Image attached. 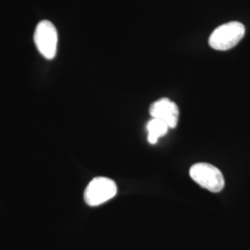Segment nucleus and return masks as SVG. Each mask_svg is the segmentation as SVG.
Listing matches in <instances>:
<instances>
[{
    "mask_svg": "<svg viewBox=\"0 0 250 250\" xmlns=\"http://www.w3.org/2000/svg\"><path fill=\"white\" fill-rule=\"evenodd\" d=\"M246 29L241 22L231 21L216 28L209 36L208 44L216 50H228L237 45L245 36Z\"/></svg>",
    "mask_w": 250,
    "mask_h": 250,
    "instance_id": "1",
    "label": "nucleus"
},
{
    "mask_svg": "<svg viewBox=\"0 0 250 250\" xmlns=\"http://www.w3.org/2000/svg\"><path fill=\"white\" fill-rule=\"evenodd\" d=\"M190 177L201 188L212 193H219L224 188L225 181L222 171L209 163H196L189 170Z\"/></svg>",
    "mask_w": 250,
    "mask_h": 250,
    "instance_id": "2",
    "label": "nucleus"
},
{
    "mask_svg": "<svg viewBox=\"0 0 250 250\" xmlns=\"http://www.w3.org/2000/svg\"><path fill=\"white\" fill-rule=\"evenodd\" d=\"M116 183L107 177L94 178L85 188L83 198L90 207H98L116 196Z\"/></svg>",
    "mask_w": 250,
    "mask_h": 250,
    "instance_id": "3",
    "label": "nucleus"
},
{
    "mask_svg": "<svg viewBox=\"0 0 250 250\" xmlns=\"http://www.w3.org/2000/svg\"><path fill=\"white\" fill-rule=\"evenodd\" d=\"M34 39L38 51L46 60L55 58L58 47V33L53 23L48 21H40L36 26Z\"/></svg>",
    "mask_w": 250,
    "mask_h": 250,
    "instance_id": "4",
    "label": "nucleus"
},
{
    "mask_svg": "<svg viewBox=\"0 0 250 250\" xmlns=\"http://www.w3.org/2000/svg\"><path fill=\"white\" fill-rule=\"evenodd\" d=\"M149 112L152 118L159 119L168 125L169 128H175L179 121V107L169 99H161L150 106Z\"/></svg>",
    "mask_w": 250,
    "mask_h": 250,
    "instance_id": "5",
    "label": "nucleus"
},
{
    "mask_svg": "<svg viewBox=\"0 0 250 250\" xmlns=\"http://www.w3.org/2000/svg\"><path fill=\"white\" fill-rule=\"evenodd\" d=\"M146 130L148 133L147 140L149 143L154 145L158 142L161 137L167 134L169 127L161 120L152 118V120L146 125Z\"/></svg>",
    "mask_w": 250,
    "mask_h": 250,
    "instance_id": "6",
    "label": "nucleus"
}]
</instances>
